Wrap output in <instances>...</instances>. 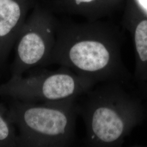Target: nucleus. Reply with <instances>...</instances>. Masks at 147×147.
Listing matches in <instances>:
<instances>
[{
	"label": "nucleus",
	"mask_w": 147,
	"mask_h": 147,
	"mask_svg": "<svg viewBox=\"0 0 147 147\" xmlns=\"http://www.w3.org/2000/svg\"><path fill=\"white\" fill-rule=\"evenodd\" d=\"M135 92L142 100L147 113V81L137 83Z\"/></svg>",
	"instance_id": "obj_10"
},
{
	"label": "nucleus",
	"mask_w": 147,
	"mask_h": 147,
	"mask_svg": "<svg viewBox=\"0 0 147 147\" xmlns=\"http://www.w3.org/2000/svg\"><path fill=\"white\" fill-rule=\"evenodd\" d=\"M117 82H102L76 100L78 115L84 121L88 147H121L132 131L147 118L135 90Z\"/></svg>",
	"instance_id": "obj_2"
},
{
	"label": "nucleus",
	"mask_w": 147,
	"mask_h": 147,
	"mask_svg": "<svg viewBox=\"0 0 147 147\" xmlns=\"http://www.w3.org/2000/svg\"><path fill=\"white\" fill-rule=\"evenodd\" d=\"M58 1H59H59H62V0H58Z\"/></svg>",
	"instance_id": "obj_12"
},
{
	"label": "nucleus",
	"mask_w": 147,
	"mask_h": 147,
	"mask_svg": "<svg viewBox=\"0 0 147 147\" xmlns=\"http://www.w3.org/2000/svg\"><path fill=\"white\" fill-rule=\"evenodd\" d=\"M122 42L119 30L105 22H58L48 65L67 68L96 84L117 82L130 87L133 76L122 60Z\"/></svg>",
	"instance_id": "obj_1"
},
{
	"label": "nucleus",
	"mask_w": 147,
	"mask_h": 147,
	"mask_svg": "<svg viewBox=\"0 0 147 147\" xmlns=\"http://www.w3.org/2000/svg\"><path fill=\"white\" fill-rule=\"evenodd\" d=\"M33 0H0V63L9 53L24 24Z\"/></svg>",
	"instance_id": "obj_6"
},
{
	"label": "nucleus",
	"mask_w": 147,
	"mask_h": 147,
	"mask_svg": "<svg viewBox=\"0 0 147 147\" xmlns=\"http://www.w3.org/2000/svg\"><path fill=\"white\" fill-rule=\"evenodd\" d=\"M14 125L8 117V110L0 104V147H18Z\"/></svg>",
	"instance_id": "obj_9"
},
{
	"label": "nucleus",
	"mask_w": 147,
	"mask_h": 147,
	"mask_svg": "<svg viewBox=\"0 0 147 147\" xmlns=\"http://www.w3.org/2000/svg\"><path fill=\"white\" fill-rule=\"evenodd\" d=\"M76 98L41 102L16 100L8 110L18 127V147H64L75 139Z\"/></svg>",
	"instance_id": "obj_3"
},
{
	"label": "nucleus",
	"mask_w": 147,
	"mask_h": 147,
	"mask_svg": "<svg viewBox=\"0 0 147 147\" xmlns=\"http://www.w3.org/2000/svg\"><path fill=\"white\" fill-rule=\"evenodd\" d=\"M125 2L126 0H62L59 5L70 14L95 21L120 9Z\"/></svg>",
	"instance_id": "obj_8"
},
{
	"label": "nucleus",
	"mask_w": 147,
	"mask_h": 147,
	"mask_svg": "<svg viewBox=\"0 0 147 147\" xmlns=\"http://www.w3.org/2000/svg\"><path fill=\"white\" fill-rule=\"evenodd\" d=\"M96 84L64 67L55 71L42 69L26 77L12 75L0 85V95L25 102H53L77 99Z\"/></svg>",
	"instance_id": "obj_4"
},
{
	"label": "nucleus",
	"mask_w": 147,
	"mask_h": 147,
	"mask_svg": "<svg viewBox=\"0 0 147 147\" xmlns=\"http://www.w3.org/2000/svg\"><path fill=\"white\" fill-rule=\"evenodd\" d=\"M58 23L48 9L35 7L16 38L12 75H22L30 69L49 64Z\"/></svg>",
	"instance_id": "obj_5"
},
{
	"label": "nucleus",
	"mask_w": 147,
	"mask_h": 147,
	"mask_svg": "<svg viewBox=\"0 0 147 147\" xmlns=\"http://www.w3.org/2000/svg\"><path fill=\"white\" fill-rule=\"evenodd\" d=\"M137 8L147 16V0H131Z\"/></svg>",
	"instance_id": "obj_11"
},
{
	"label": "nucleus",
	"mask_w": 147,
	"mask_h": 147,
	"mask_svg": "<svg viewBox=\"0 0 147 147\" xmlns=\"http://www.w3.org/2000/svg\"><path fill=\"white\" fill-rule=\"evenodd\" d=\"M123 24L131 33L135 52V68L133 80L141 83L147 81V16L131 0L125 3Z\"/></svg>",
	"instance_id": "obj_7"
}]
</instances>
